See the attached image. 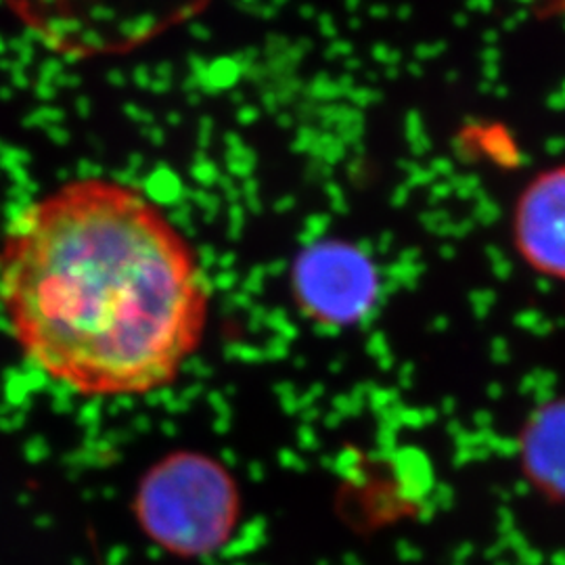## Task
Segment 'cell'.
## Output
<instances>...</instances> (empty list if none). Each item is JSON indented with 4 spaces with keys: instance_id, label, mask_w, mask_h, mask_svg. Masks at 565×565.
Returning <instances> with one entry per match:
<instances>
[{
    "instance_id": "6da1fadb",
    "label": "cell",
    "mask_w": 565,
    "mask_h": 565,
    "mask_svg": "<svg viewBox=\"0 0 565 565\" xmlns=\"http://www.w3.org/2000/svg\"><path fill=\"white\" fill-rule=\"evenodd\" d=\"M0 308L28 363L82 396L172 384L198 352L210 287L141 191L81 179L28 203L0 242Z\"/></svg>"
},
{
    "instance_id": "7a4b0ae2",
    "label": "cell",
    "mask_w": 565,
    "mask_h": 565,
    "mask_svg": "<svg viewBox=\"0 0 565 565\" xmlns=\"http://www.w3.org/2000/svg\"><path fill=\"white\" fill-rule=\"evenodd\" d=\"M235 486L212 459L181 452L153 467L139 497L149 534L181 553H203L223 541L235 515Z\"/></svg>"
},
{
    "instance_id": "3957f363",
    "label": "cell",
    "mask_w": 565,
    "mask_h": 565,
    "mask_svg": "<svg viewBox=\"0 0 565 565\" xmlns=\"http://www.w3.org/2000/svg\"><path fill=\"white\" fill-rule=\"evenodd\" d=\"M296 302L303 315L327 327L363 323L382 296L377 264L354 243H312L294 266Z\"/></svg>"
},
{
    "instance_id": "277c9868",
    "label": "cell",
    "mask_w": 565,
    "mask_h": 565,
    "mask_svg": "<svg viewBox=\"0 0 565 565\" xmlns=\"http://www.w3.org/2000/svg\"><path fill=\"white\" fill-rule=\"evenodd\" d=\"M511 235L530 270L565 282V163L541 170L520 191Z\"/></svg>"
},
{
    "instance_id": "5b68a950",
    "label": "cell",
    "mask_w": 565,
    "mask_h": 565,
    "mask_svg": "<svg viewBox=\"0 0 565 565\" xmlns=\"http://www.w3.org/2000/svg\"><path fill=\"white\" fill-rule=\"evenodd\" d=\"M518 455L527 482L565 501V396L539 404L520 429Z\"/></svg>"
}]
</instances>
